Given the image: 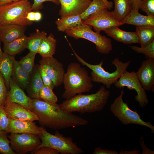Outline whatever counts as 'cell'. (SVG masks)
<instances>
[{
	"label": "cell",
	"mask_w": 154,
	"mask_h": 154,
	"mask_svg": "<svg viewBox=\"0 0 154 154\" xmlns=\"http://www.w3.org/2000/svg\"><path fill=\"white\" fill-rule=\"evenodd\" d=\"M39 62L55 87L63 84L65 72L64 66L61 62L52 56L42 58Z\"/></svg>",
	"instance_id": "cell-12"
},
{
	"label": "cell",
	"mask_w": 154,
	"mask_h": 154,
	"mask_svg": "<svg viewBox=\"0 0 154 154\" xmlns=\"http://www.w3.org/2000/svg\"><path fill=\"white\" fill-rule=\"evenodd\" d=\"M32 4L29 1H13L0 7V25L14 24L24 26H30L33 22L26 18L27 13L32 11Z\"/></svg>",
	"instance_id": "cell-5"
},
{
	"label": "cell",
	"mask_w": 154,
	"mask_h": 154,
	"mask_svg": "<svg viewBox=\"0 0 154 154\" xmlns=\"http://www.w3.org/2000/svg\"><path fill=\"white\" fill-rule=\"evenodd\" d=\"M47 34L44 31L37 29L36 32L31 33L27 37L25 48L29 51L38 53L40 44L43 40L47 37Z\"/></svg>",
	"instance_id": "cell-28"
},
{
	"label": "cell",
	"mask_w": 154,
	"mask_h": 154,
	"mask_svg": "<svg viewBox=\"0 0 154 154\" xmlns=\"http://www.w3.org/2000/svg\"><path fill=\"white\" fill-rule=\"evenodd\" d=\"M69 45L78 61L92 70L90 76L92 82L102 84L107 89L110 88L112 85L118 81L122 74L126 70L131 62V61H128L123 62L118 58H116L112 61V64L116 67V70L113 72H110L106 71L102 67L103 60L96 65L88 63L77 54L70 44Z\"/></svg>",
	"instance_id": "cell-4"
},
{
	"label": "cell",
	"mask_w": 154,
	"mask_h": 154,
	"mask_svg": "<svg viewBox=\"0 0 154 154\" xmlns=\"http://www.w3.org/2000/svg\"><path fill=\"white\" fill-rule=\"evenodd\" d=\"M36 52L30 51L25 56L22 57L19 62L21 66L31 74L35 67L34 60Z\"/></svg>",
	"instance_id": "cell-32"
},
{
	"label": "cell",
	"mask_w": 154,
	"mask_h": 154,
	"mask_svg": "<svg viewBox=\"0 0 154 154\" xmlns=\"http://www.w3.org/2000/svg\"><path fill=\"white\" fill-rule=\"evenodd\" d=\"M21 0H23V1H29V0H13V1H16Z\"/></svg>",
	"instance_id": "cell-50"
},
{
	"label": "cell",
	"mask_w": 154,
	"mask_h": 154,
	"mask_svg": "<svg viewBox=\"0 0 154 154\" xmlns=\"http://www.w3.org/2000/svg\"><path fill=\"white\" fill-rule=\"evenodd\" d=\"M4 106L0 105V131H7L9 119L4 110Z\"/></svg>",
	"instance_id": "cell-36"
},
{
	"label": "cell",
	"mask_w": 154,
	"mask_h": 154,
	"mask_svg": "<svg viewBox=\"0 0 154 154\" xmlns=\"http://www.w3.org/2000/svg\"><path fill=\"white\" fill-rule=\"evenodd\" d=\"M31 75L21 66L19 61L15 59L11 77L23 90L26 89L29 84Z\"/></svg>",
	"instance_id": "cell-22"
},
{
	"label": "cell",
	"mask_w": 154,
	"mask_h": 154,
	"mask_svg": "<svg viewBox=\"0 0 154 154\" xmlns=\"http://www.w3.org/2000/svg\"><path fill=\"white\" fill-rule=\"evenodd\" d=\"M140 9L147 15L154 16V0H141Z\"/></svg>",
	"instance_id": "cell-35"
},
{
	"label": "cell",
	"mask_w": 154,
	"mask_h": 154,
	"mask_svg": "<svg viewBox=\"0 0 154 154\" xmlns=\"http://www.w3.org/2000/svg\"><path fill=\"white\" fill-rule=\"evenodd\" d=\"M122 22L124 24L131 25L136 27L154 26V16L144 15L139 13L138 11L132 9L129 14Z\"/></svg>",
	"instance_id": "cell-21"
},
{
	"label": "cell",
	"mask_w": 154,
	"mask_h": 154,
	"mask_svg": "<svg viewBox=\"0 0 154 154\" xmlns=\"http://www.w3.org/2000/svg\"><path fill=\"white\" fill-rule=\"evenodd\" d=\"M110 94V91L103 85L95 93L78 94L65 100L60 104L62 109L70 113L84 114L100 112L107 104Z\"/></svg>",
	"instance_id": "cell-2"
},
{
	"label": "cell",
	"mask_w": 154,
	"mask_h": 154,
	"mask_svg": "<svg viewBox=\"0 0 154 154\" xmlns=\"http://www.w3.org/2000/svg\"><path fill=\"white\" fill-rule=\"evenodd\" d=\"M114 84L116 88L121 90L126 87L129 90H135L137 94L135 99L140 107L144 108L148 104L146 91L139 81L136 72L126 70Z\"/></svg>",
	"instance_id": "cell-10"
},
{
	"label": "cell",
	"mask_w": 154,
	"mask_h": 154,
	"mask_svg": "<svg viewBox=\"0 0 154 154\" xmlns=\"http://www.w3.org/2000/svg\"><path fill=\"white\" fill-rule=\"evenodd\" d=\"M132 9L135 11H138L140 9L141 0H129Z\"/></svg>",
	"instance_id": "cell-43"
},
{
	"label": "cell",
	"mask_w": 154,
	"mask_h": 154,
	"mask_svg": "<svg viewBox=\"0 0 154 154\" xmlns=\"http://www.w3.org/2000/svg\"><path fill=\"white\" fill-rule=\"evenodd\" d=\"M119 154H140V150H135L132 151H127L123 149L121 150Z\"/></svg>",
	"instance_id": "cell-44"
},
{
	"label": "cell",
	"mask_w": 154,
	"mask_h": 154,
	"mask_svg": "<svg viewBox=\"0 0 154 154\" xmlns=\"http://www.w3.org/2000/svg\"><path fill=\"white\" fill-rule=\"evenodd\" d=\"M93 154H118L116 151L113 150L103 149L98 147L95 149Z\"/></svg>",
	"instance_id": "cell-41"
},
{
	"label": "cell",
	"mask_w": 154,
	"mask_h": 154,
	"mask_svg": "<svg viewBox=\"0 0 154 154\" xmlns=\"http://www.w3.org/2000/svg\"><path fill=\"white\" fill-rule=\"evenodd\" d=\"M52 89L44 84L39 94L41 99L47 103L50 104L56 103L58 98L53 92Z\"/></svg>",
	"instance_id": "cell-33"
},
{
	"label": "cell",
	"mask_w": 154,
	"mask_h": 154,
	"mask_svg": "<svg viewBox=\"0 0 154 154\" xmlns=\"http://www.w3.org/2000/svg\"><path fill=\"white\" fill-rule=\"evenodd\" d=\"M6 131L8 133H28L39 135L42 133L41 127L37 126L33 121L16 120L9 118Z\"/></svg>",
	"instance_id": "cell-16"
},
{
	"label": "cell",
	"mask_w": 154,
	"mask_h": 154,
	"mask_svg": "<svg viewBox=\"0 0 154 154\" xmlns=\"http://www.w3.org/2000/svg\"><path fill=\"white\" fill-rule=\"evenodd\" d=\"M39 69L44 84L48 86L51 89H53L55 87L53 83L40 65H39Z\"/></svg>",
	"instance_id": "cell-38"
},
{
	"label": "cell",
	"mask_w": 154,
	"mask_h": 154,
	"mask_svg": "<svg viewBox=\"0 0 154 154\" xmlns=\"http://www.w3.org/2000/svg\"><path fill=\"white\" fill-rule=\"evenodd\" d=\"M46 1L51 2L57 5L60 4L59 0H34V3L31 6L32 11H37L42 9L43 7V3Z\"/></svg>",
	"instance_id": "cell-39"
},
{
	"label": "cell",
	"mask_w": 154,
	"mask_h": 154,
	"mask_svg": "<svg viewBox=\"0 0 154 154\" xmlns=\"http://www.w3.org/2000/svg\"><path fill=\"white\" fill-rule=\"evenodd\" d=\"M136 73L139 81L145 90L153 92L154 58H148L143 61Z\"/></svg>",
	"instance_id": "cell-14"
},
{
	"label": "cell",
	"mask_w": 154,
	"mask_h": 154,
	"mask_svg": "<svg viewBox=\"0 0 154 154\" xmlns=\"http://www.w3.org/2000/svg\"><path fill=\"white\" fill-rule=\"evenodd\" d=\"M108 36L118 42L127 44L139 43L135 32H129L120 29L118 27H114L105 30Z\"/></svg>",
	"instance_id": "cell-19"
},
{
	"label": "cell",
	"mask_w": 154,
	"mask_h": 154,
	"mask_svg": "<svg viewBox=\"0 0 154 154\" xmlns=\"http://www.w3.org/2000/svg\"><path fill=\"white\" fill-rule=\"evenodd\" d=\"M124 93L123 89H121L120 94L110 105L112 112L123 124H135L145 126L151 129L153 133L154 126L149 121L143 120L137 112L130 109L124 102L123 97Z\"/></svg>",
	"instance_id": "cell-8"
},
{
	"label": "cell",
	"mask_w": 154,
	"mask_h": 154,
	"mask_svg": "<svg viewBox=\"0 0 154 154\" xmlns=\"http://www.w3.org/2000/svg\"><path fill=\"white\" fill-rule=\"evenodd\" d=\"M129 47L132 50L136 52L144 54L146 58H154V40L143 47H139L134 46Z\"/></svg>",
	"instance_id": "cell-34"
},
{
	"label": "cell",
	"mask_w": 154,
	"mask_h": 154,
	"mask_svg": "<svg viewBox=\"0 0 154 154\" xmlns=\"http://www.w3.org/2000/svg\"><path fill=\"white\" fill-rule=\"evenodd\" d=\"M56 40L50 33L44 38L40 46L38 53L42 58L51 57L55 54Z\"/></svg>",
	"instance_id": "cell-25"
},
{
	"label": "cell",
	"mask_w": 154,
	"mask_h": 154,
	"mask_svg": "<svg viewBox=\"0 0 154 154\" xmlns=\"http://www.w3.org/2000/svg\"><path fill=\"white\" fill-rule=\"evenodd\" d=\"M26 27L14 24L0 25V40L9 43L24 35Z\"/></svg>",
	"instance_id": "cell-18"
},
{
	"label": "cell",
	"mask_w": 154,
	"mask_h": 154,
	"mask_svg": "<svg viewBox=\"0 0 154 154\" xmlns=\"http://www.w3.org/2000/svg\"><path fill=\"white\" fill-rule=\"evenodd\" d=\"M140 144L142 149V154H154V151L150 150L145 145L143 137L140 138Z\"/></svg>",
	"instance_id": "cell-42"
},
{
	"label": "cell",
	"mask_w": 154,
	"mask_h": 154,
	"mask_svg": "<svg viewBox=\"0 0 154 154\" xmlns=\"http://www.w3.org/2000/svg\"><path fill=\"white\" fill-rule=\"evenodd\" d=\"M9 85L10 90L7 92L4 106L8 107L15 103L32 111V99L26 94L23 90L11 77L9 80Z\"/></svg>",
	"instance_id": "cell-13"
},
{
	"label": "cell",
	"mask_w": 154,
	"mask_h": 154,
	"mask_svg": "<svg viewBox=\"0 0 154 154\" xmlns=\"http://www.w3.org/2000/svg\"><path fill=\"white\" fill-rule=\"evenodd\" d=\"M135 32L141 47L145 46L154 40V26L137 27Z\"/></svg>",
	"instance_id": "cell-27"
},
{
	"label": "cell",
	"mask_w": 154,
	"mask_h": 154,
	"mask_svg": "<svg viewBox=\"0 0 154 154\" xmlns=\"http://www.w3.org/2000/svg\"><path fill=\"white\" fill-rule=\"evenodd\" d=\"M106 8H107V7L102 0H93L88 7L80 15L82 20H84L90 15Z\"/></svg>",
	"instance_id": "cell-30"
},
{
	"label": "cell",
	"mask_w": 154,
	"mask_h": 154,
	"mask_svg": "<svg viewBox=\"0 0 154 154\" xmlns=\"http://www.w3.org/2000/svg\"><path fill=\"white\" fill-rule=\"evenodd\" d=\"M32 111L38 116L39 124L54 130L86 125L88 121L62 109L60 104H50L41 99H32Z\"/></svg>",
	"instance_id": "cell-1"
},
{
	"label": "cell",
	"mask_w": 154,
	"mask_h": 154,
	"mask_svg": "<svg viewBox=\"0 0 154 154\" xmlns=\"http://www.w3.org/2000/svg\"><path fill=\"white\" fill-rule=\"evenodd\" d=\"M42 133L39 135L41 143L35 151L43 147H48L55 149L62 154H79L84 151L74 142L71 137H65L56 130L54 135L41 127ZM33 154H34V153Z\"/></svg>",
	"instance_id": "cell-6"
},
{
	"label": "cell",
	"mask_w": 154,
	"mask_h": 154,
	"mask_svg": "<svg viewBox=\"0 0 154 154\" xmlns=\"http://www.w3.org/2000/svg\"><path fill=\"white\" fill-rule=\"evenodd\" d=\"M13 2V0H0V7Z\"/></svg>",
	"instance_id": "cell-48"
},
{
	"label": "cell",
	"mask_w": 154,
	"mask_h": 154,
	"mask_svg": "<svg viewBox=\"0 0 154 154\" xmlns=\"http://www.w3.org/2000/svg\"><path fill=\"white\" fill-rule=\"evenodd\" d=\"M92 27L82 23L77 27L71 28L64 32L68 36L78 39L83 38L94 43L97 51L100 53L106 54L112 50L111 40L100 33L94 31Z\"/></svg>",
	"instance_id": "cell-7"
},
{
	"label": "cell",
	"mask_w": 154,
	"mask_h": 154,
	"mask_svg": "<svg viewBox=\"0 0 154 154\" xmlns=\"http://www.w3.org/2000/svg\"><path fill=\"white\" fill-rule=\"evenodd\" d=\"M59 152L56 149L48 147H43L36 150L35 154H58Z\"/></svg>",
	"instance_id": "cell-40"
},
{
	"label": "cell",
	"mask_w": 154,
	"mask_h": 154,
	"mask_svg": "<svg viewBox=\"0 0 154 154\" xmlns=\"http://www.w3.org/2000/svg\"><path fill=\"white\" fill-rule=\"evenodd\" d=\"M55 23L58 31L65 32L81 24L82 19L80 15L68 16L58 19Z\"/></svg>",
	"instance_id": "cell-24"
},
{
	"label": "cell",
	"mask_w": 154,
	"mask_h": 154,
	"mask_svg": "<svg viewBox=\"0 0 154 154\" xmlns=\"http://www.w3.org/2000/svg\"><path fill=\"white\" fill-rule=\"evenodd\" d=\"M8 133L6 131H0V153L17 154L11 147L10 140L7 137Z\"/></svg>",
	"instance_id": "cell-31"
},
{
	"label": "cell",
	"mask_w": 154,
	"mask_h": 154,
	"mask_svg": "<svg viewBox=\"0 0 154 154\" xmlns=\"http://www.w3.org/2000/svg\"><path fill=\"white\" fill-rule=\"evenodd\" d=\"M106 4L108 9L110 10L112 7L113 4L112 1H109L107 0H102Z\"/></svg>",
	"instance_id": "cell-47"
},
{
	"label": "cell",
	"mask_w": 154,
	"mask_h": 154,
	"mask_svg": "<svg viewBox=\"0 0 154 154\" xmlns=\"http://www.w3.org/2000/svg\"><path fill=\"white\" fill-rule=\"evenodd\" d=\"M92 82L85 68L76 62L70 63L63 79L65 90L62 98L68 100L78 94L89 92L93 87Z\"/></svg>",
	"instance_id": "cell-3"
},
{
	"label": "cell",
	"mask_w": 154,
	"mask_h": 154,
	"mask_svg": "<svg viewBox=\"0 0 154 154\" xmlns=\"http://www.w3.org/2000/svg\"><path fill=\"white\" fill-rule=\"evenodd\" d=\"M42 18V15L40 12L38 11L35 12V21H39Z\"/></svg>",
	"instance_id": "cell-46"
},
{
	"label": "cell",
	"mask_w": 154,
	"mask_h": 154,
	"mask_svg": "<svg viewBox=\"0 0 154 154\" xmlns=\"http://www.w3.org/2000/svg\"><path fill=\"white\" fill-rule=\"evenodd\" d=\"M39 65L35 66L31 74L29 84L26 89L29 97L31 99L41 100L39 94L44 84L40 74Z\"/></svg>",
	"instance_id": "cell-20"
},
{
	"label": "cell",
	"mask_w": 154,
	"mask_h": 154,
	"mask_svg": "<svg viewBox=\"0 0 154 154\" xmlns=\"http://www.w3.org/2000/svg\"><path fill=\"white\" fill-rule=\"evenodd\" d=\"M82 22L93 27L95 31L100 33L102 31L114 27H119L124 24L117 20L112 12L107 8L103 9L92 14Z\"/></svg>",
	"instance_id": "cell-11"
},
{
	"label": "cell",
	"mask_w": 154,
	"mask_h": 154,
	"mask_svg": "<svg viewBox=\"0 0 154 154\" xmlns=\"http://www.w3.org/2000/svg\"><path fill=\"white\" fill-rule=\"evenodd\" d=\"M15 59L14 56L9 55L4 52L0 60V72L4 78L8 90L9 88V80L12 76Z\"/></svg>",
	"instance_id": "cell-23"
},
{
	"label": "cell",
	"mask_w": 154,
	"mask_h": 154,
	"mask_svg": "<svg viewBox=\"0 0 154 154\" xmlns=\"http://www.w3.org/2000/svg\"><path fill=\"white\" fill-rule=\"evenodd\" d=\"M4 78L0 72V105L4 106L7 93Z\"/></svg>",
	"instance_id": "cell-37"
},
{
	"label": "cell",
	"mask_w": 154,
	"mask_h": 154,
	"mask_svg": "<svg viewBox=\"0 0 154 154\" xmlns=\"http://www.w3.org/2000/svg\"><path fill=\"white\" fill-rule=\"evenodd\" d=\"M27 37L25 35L13 41L3 43L4 52L14 56L25 48Z\"/></svg>",
	"instance_id": "cell-29"
},
{
	"label": "cell",
	"mask_w": 154,
	"mask_h": 154,
	"mask_svg": "<svg viewBox=\"0 0 154 154\" xmlns=\"http://www.w3.org/2000/svg\"><path fill=\"white\" fill-rule=\"evenodd\" d=\"M7 137L11 149L17 154H33L41 143L39 135L37 134L11 133Z\"/></svg>",
	"instance_id": "cell-9"
},
{
	"label": "cell",
	"mask_w": 154,
	"mask_h": 154,
	"mask_svg": "<svg viewBox=\"0 0 154 154\" xmlns=\"http://www.w3.org/2000/svg\"><path fill=\"white\" fill-rule=\"evenodd\" d=\"M3 52H2L0 44V60L2 57Z\"/></svg>",
	"instance_id": "cell-49"
},
{
	"label": "cell",
	"mask_w": 154,
	"mask_h": 154,
	"mask_svg": "<svg viewBox=\"0 0 154 154\" xmlns=\"http://www.w3.org/2000/svg\"><path fill=\"white\" fill-rule=\"evenodd\" d=\"M115 7L112 13L116 19L122 22L128 15L132 8L129 0H114Z\"/></svg>",
	"instance_id": "cell-26"
},
{
	"label": "cell",
	"mask_w": 154,
	"mask_h": 154,
	"mask_svg": "<svg viewBox=\"0 0 154 154\" xmlns=\"http://www.w3.org/2000/svg\"><path fill=\"white\" fill-rule=\"evenodd\" d=\"M61 8L59 15L61 17L80 15L89 6L91 0H59Z\"/></svg>",
	"instance_id": "cell-15"
},
{
	"label": "cell",
	"mask_w": 154,
	"mask_h": 154,
	"mask_svg": "<svg viewBox=\"0 0 154 154\" xmlns=\"http://www.w3.org/2000/svg\"><path fill=\"white\" fill-rule=\"evenodd\" d=\"M9 118L23 121H38L37 115L33 111L19 104L13 103L8 107L3 106Z\"/></svg>",
	"instance_id": "cell-17"
},
{
	"label": "cell",
	"mask_w": 154,
	"mask_h": 154,
	"mask_svg": "<svg viewBox=\"0 0 154 154\" xmlns=\"http://www.w3.org/2000/svg\"><path fill=\"white\" fill-rule=\"evenodd\" d=\"M26 18L29 21H35V11H31L29 12L27 15Z\"/></svg>",
	"instance_id": "cell-45"
}]
</instances>
